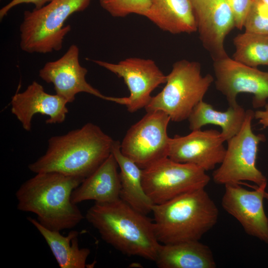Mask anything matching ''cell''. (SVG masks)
<instances>
[{
	"label": "cell",
	"instance_id": "6da1fadb",
	"mask_svg": "<svg viewBox=\"0 0 268 268\" xmlns=\"http://www.w3.org/2000/svg\"><path fill=\"white\" fill-rule=\"evenodd\" d=\"M116 140L87 123L79 129L51 137L45 153L28 165L35 173L55 172L85 179L112 153Z\"/></svg>",
	"mask_w": 268,
	"mask_h": 268
},
{
	"label": "cell",
	"instance_id": "7a4b0ae2",
	"mask_svg": "<svg viewBox=\"0 0 268 268\" xmlns=\"http://www.w3.org/2000/svg\"><path fill=\"white\" fill-rule=\"evenodd\" d=\"M83 180L55 172L36 173L17 190V208L34 213L37 220L50 230L73 228L84 216L71 196Z\"/></svg>",
	"mask_w": 268,
	"mask_h": 268
},
{
	"label": "cell",
	"instance_id": "3957f363",
	"mask_svg": "<svg viewBox=\"0 0 268 268\" xmlns=\"http://www.w3.org/2000/svg\"><path fill=\"white\" fill-rule=\"evenodd\" d=\"M85 218L104 241L119 251L155 261L161 243L155 233L153 220L121 199L95 202Z\"/></svg>",
	"mask_w": 268,
	"mask_h": 268
},
{
	"label": "cell",
	"instance_id": "277c9868",
	"mask_svg": "<svg viewBox=\"0 0 268 268\" xmlns=\"http://www.w3.org/2000/svg\"><path fill=\"white\" fill-rule=\"evenodd\" d=\"M154 231L162 244L200 241L216 224L218 209L205 190H193L154 204Z\"/></svg>",
	"mask_w": 268,
	"mask_h": 268
},
{
	"label": "cell",
	"instance_id": "5b68a950",
	"mask_svg": "<svg viewBox=\"0 0 268 268\" xmlns=\"http://www.w3.org/2000/svg\"><path fill=\"white\" fill-rule=\"evenodd\" d=\"M90 0H51L39 9L26 10L20 25V47L28 53L47 54L62 49L70 31L64 25L72 14L85 10Z\"/></svg>",
	"mask_w": 268,
	"mask_h": 268
},
{
	"label": "cell",
	"instance_id": "8992f818",
	"mask_svg": "<svg viewBox=\"0 0 268 268\" xmlns=\"http://www.w3.org/2000/svg\"><path fill=\"white\" fill-rule=\"evenodd\" d=\"M213 80L211 75L201 74L199 63L186 60L177 61L167 75L164 87L152 96L144 108L146 112L162 111L173 122L183 121L203 100Z\"/></svg>",
	"mask_w": 268,
	"mask_h": 268
},
{
	"label": "cell",
	"instance_id": "52a82bcc",
	"mask_svg": "<svg viewBox=\"0 0 268 268\" xmlns=\"http://www.w3.org/2000/svg\"><path fill=\"white\" fill-rule=\"evenodd\" d=\"M253 118L254 112L247 110L241 130L227 141L224 157L212 173L215 183L225 185L247 181L261 186L267 183L266 177L256 164L259 144L265 140V136L253 132Z\"/></svg>",
	"mask_w": 268,
	"mask_h": 268
},
{
	"label": "cell",
	"instance_id": "ba28073f",
	"mask_svg": "<svg viewBox=\"0 0 268 268\" xmlns=\"http://www.w3.org/2000/svg\"><path fill=\"white\" fill-rule=\"evenodd\" d=\"M210 180L203 169L194 164L176 162L168 157L142 169L143 187L154 205L205 188Z\"/></svg>",
	"mask_w": 268,
	"mask_h": 268
},
{
	"label": "cell",
	"instance_id": "9c48e42d",
	"mask_svg": "<svg viewBox=\"0 0 268 268\" xmlns=\"http://www.w3.org/2000/svg\"><path fill=\"white\" fill-rule=\"evenodd\" d=\"M170 117L161 110L146 114L128 130L120 143L122 153L144 169L168 157Z\"/></svg>",
	"mask_w": 268,
	"mask_h": 268
},
{
	"label": "cell",
	"instance_id": "30bf717a",
	"mask_svg": "<svg viewBox=\"0 0 268 268\" xmlns=\"http://www.w3.org/2000/svg\"><path fill=\"white\" fill-rule=\"evenodd\" d=\"M216 88L226 98L229 106L238 105L241 93L253 95L254 108L263 107L268 99V72L246 66L228 56L213 61Z\"/></svg>",
	"mask_w": 268,
	"mask_h": 268
},
{
	"label": "cell",
	"instance_id": "8fae6325",
	"mask_svg": "<svg viewBox=\"0 0 268 268\" xmlns=\"http://www.w3.org/2000/svg\"><path fill=\"white\" fill-rule=\"evenodd\" d=\"M93 62L123 79L130 93L125 97V105L131 113L145 108L152 97V92L166 82L167 75L151 59L132 57L116 64Z\"/></svg>",
	"mask_w": 268,
	"mask_h": 268
},
{
	"label": "cell",
	"instance_id": "7c38bea8",
	"mask_svg": "<svg viewBox=\"0 0 268 268\" xmlns=\"http://www.w3.org/2000/svg\"><path fill=\"white\" fill-rule=\"evenodd\" d=\"M221 199L223 209L241 224L245 232L268 244V217L264 207L267 183L253 190L227 184Z\"/></svg>",
	"mask_w": 268,
	"mask_h": 268
},
{
	"label": "cell",
	"instance_id": "4fadbf2b",
	"mask_svg": "<svg viewBox=\"0 0 268 268\" xmlns=\"http://www.w3.org/2000/svg\"><path fill=\"white\" fill-rule=\"evenodd\" d=\"M220 132L216 130L192 131L185 136L170 138L168 157L178 162L196 165L204 171L220 164L226 148Z\"/></svg>",
	"mask_w": 268,
	"mask_h": 268
},
{
	"label": "cell",
	"instance_id": "5bb4252c",
	"mask_svg": "<svg viewBox=\"0 0 268 268\" xmlns=\"http://www.w3.org/2000/svg\"><path fill=\"white\" fill-rule=\"evenodd\" d=\"M78 47L71 45L58 60L49 62L40 69L39 75L44 81L54 85L56 94L67 103L73 102L75 95L85 92L109 101V96L103 95L86 80L87 69L79 61Z\"/></svg>",
	"mask_w": 268,
	"mask_h": 268
},
{
	"label": "cell",
	"instance_id": "9a60e30c",
	"mask_svg": "<svg viewBox=\"0 0 268 268\" xmlns=\"http://www.w3.org/2000/svg\"><path fill=\"white\" fill-rule=\"evenodd\" d=\"M197 31L204 47L213 61L227 56L225 39L235 27L226 0H192Z\"/></svg>",
	"mask_w": 268,
	"mask_h": 268
},
{
	"label": "cell",
	"instance_id": "2e32d148",
	"mask_svg": "<svg viewBox=\"0 0 268 268\" xmlns=\"http://www.w3.org/2000/svg\"><path fill=\"white\" fill-rule=\"evenodd\" d=\"M67 102L57 94L46 92L42 85L33 81L22 92L17 93L10 101L11 113L26 131L31 130V122L37 114L49 117L48 124L64 122L68 112Z\"/></svg>",
	"mask_w": 268,
	"mask_h": 268
},
{
	"label": "cell",
	"instance_id": "e0dca14e",
	"mask_svg": "<svg viewBox=\"0 0 268 268\" xmlns=\"http://www.w3.org/2000/svg\"><path fill=\"white\" fill-rule=\"evenodd\" d=\"M119 166L112 154L72 192L71 199L77 204L85 201L106 203L120 199Z\"/></svg>",
	"mask_w": 268,
	"mask_h": 268
},
{
	"label": "cell",
	"instance_id": "ac0fdd59",
	"mask_svg": "<svg viewBox=\"0 0 268 268\" xmlns=\"http://www.w3.org/2000/svg\"><path fill=\"white\" fill-rule=\"evenodd\" d=\"M145 17L162 30L173 34L197 31L192 0H151Z\"/></svg>",
	"mask_w": 268,
	"mask_h": 268
},
{
	"label": "cell",
	"instance_id": "d6986e66",
	"mask_svg": "<svg viewBox=\"0 0 268 268\" xmlns=\"http://www.w3.org/2000/svg\"><path fill=\"white\" fill-rule=\"evenodd\" d=\"M160 268H215L210 248L200 241L161 244L154 261Z\"/></svg>",
	"mask_w": 268,
	"mask_h": 268
},
{
	"label": "cell",
	"instance_id": "ffe728a7",
	"mask_svg": "<svg viewBox=\"0 0 268 268\" xmlns=\"http://www.w3.org/2000/svg\"><path fill=\"white\" fill-rule=\"evenodd\" d=\"M112 153L120 169V199L143 214L152 212L154 204L143 187L142 169L122 153L119 141H115Z\"/></svg>",
	"mask_w": 268,
	"mask_h": 268
},
{
	"label": "cell",
	"instance_id": "44dd1931",
	"mask_svg": "<svg viewBox=\"0 0 268 268\" xmlns=\"http://www.w3.org/2000/svg\"><path fill=\"white\" fill-rule=\"evenodd\" d=\"M27 219L43 236L61 268L86 267L90 250L79 248L77 231H70L65 236L59 231L46 228L37 219L31 217H27Z\"/></svg>",
	"mask_w": 268,
	"mask_h": 268
},
{
	"label": "cell",
	"instance_id": "7402d4cb",
	"mask_svg": "<svg viewBox=\"0 0 268 268\" xmlns=\"http://www.w3.org/2000/svg\"><path fill=\"white\" fill-rule=\"evenodd\" d=\"M246 116V111L239 104L229 106L222 112L202 100L193 109L188 120L192 131L200 130L208 124L220 127L221 134L224 141H227L240 131Z\"/></svg>",
	"mask_w": 268,
	"mask_h": 268
},
{
	"label": "cell",
	"instance_id": "603a6c76",
	"mask_svg": "<svg viewBox=\"0 0 268 268\" xmlns=\"http://www.w3.org/2000/svg\"><path fill=\"white\" fill-rule=\"evenodd\" d=\"M233 43L234 60L254 67L268 66V36L245 31L234 38Z\"/></svg>",
	"mask_w": 268,
	"mask_h": 268
},
{
	"label": "cell",
	"instance_id": "cb8c5ba5",
	"mask_svg": "<svg viewBox=\"0 0 268 268\" xmlns=\"http://www.w3.org/2000/svg\"><path fill=\"white\" fill-rule=\"evenodd\" d=\"M151 0H99L101 7L116 17H125L131 14L145 16Z\"/></svg>",
	"mask_w": 268,
	"mask_h": 268
},
{
	"label": "cell",
	"instance_id": "d4e9b609",
	"mask_svg": "<svg viewBox=\"0 0 268 268\" xmlns=\"http://www.w3.org/2000/svg\"><path fill=\"white\" fill-rule=\"evenodd\" d=\"M244 27L245 32L268 36V5L253 0Z\"/></svg>",
	"mask_w": 268,
	"mask_h": 268
},
{
	"label": "cell",
	"instance_id": "484cf974",
	"mask_svg": "<svg viewBox=\"0 0 268 268\" xmlns=\"http://www.w3.org/2000/svg\"><path fill=\"white\" fill-rule=\"evenodd\" d=\"M226 0L233 15L235 27L239 29H242L253 0Z\"/></svg>",
	"mask_w": 268,
	"mask_h": 268
},
{
	"label": "cell",
	"instance_id": "4316f807",
	"mask_svg": "<svg viewBox=\"0 0 268 268\" xmlns=\"http://www.w3.org/2000/svg\"><path fill=\"white\" fill-rule=\"evenodd\" d=\"M51 0H12L0 10V20L5 16L8 12L13 7L21 3H32L34 4V9H39L49 2Z\"/></svg>",
	"mask_w": 268,
	"mask_h": 268
},
{
	"label": "cell",
	"instance_id": "83f0119b",
	"mask_svg": "<svg viewBox=\"0 0 268 268\" xmlns=\"http://www.w3.org/2000/svg\"><path fill=\"white\" fill-rule=\"evenodd\" d=\"M254 118L258 121L264 128L268 127V103L265 105L263 110H257L254 112Z\"/></svg>",
	"mask_w": 268,
	"mask_h": 268
},
{
	"label": "cell",
	"instance_id": "f1b7e54d",
	"mask_svg": "<svg viewBox=\"0 0 268 268\" xmlns=\"http://www.w3.org/2000/svg\"><path fill=\"white\" fill-rule=\"evenodd\" d=\"M260 0V1H261L263 2H264L265 3L267 4V5H268V0Z\"/></svg>",
	"mask_w": 268,
	"mask_h": 268
},
{
	"label": "cell",
	"instance_id": "f546056e",
	"mask_svg": "<svg viewBox=\"0 0 268 268\" xmlns=\"http://www.w3.org/2000/svg\"><path fill=\"white\" fill-rule=\"evenodd\" d=\"M265 199L268 201V193L267 192L265 194Z\"/></svg>",
	"mask_w": 268,
	"mask_h": 268
}]
</instances>
